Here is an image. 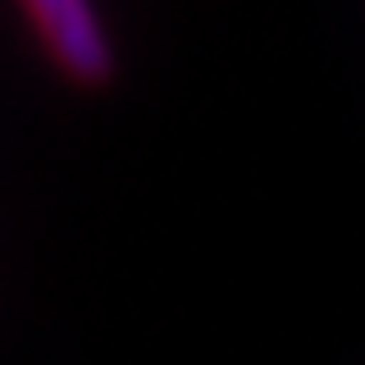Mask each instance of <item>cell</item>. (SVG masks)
<instances>
[{"instance_id": "1", "label": "cell", "mask_w": 365, "mask_h": 365, "mask_svg": "<svg viewBox=\"0 0 365 365\" xmlns=\"http://www.w3.org/2000/svg\"><path fill=\"white\" fill-rule=\"evenodd\" d=\"M19 5L37 32V41L46 46V55L60 64V73L87 87L110 78L114 55L91 0H19Z\"/></svg>"}]
</instances>
